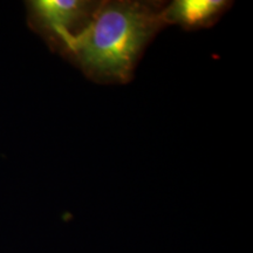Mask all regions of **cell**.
Returning a JSON list of instances; mask_svg holds the SVG:
<instances>
[{
  "instance_id": "cell-1",
  "label": "cell",
  "mask_w": 253,
  "mask_h": 253,
  "mask_svg": "<svg viewBox=\"0 0 253 253\" xmlns=\"http://www.w3.org/2000/svg\"><path fill=\"white\" fill-rule=\"evenodd\" d=\"M166 4L155 1H99L86 27L62 54L90 80L126 84L145 48L164 26Z\"/></svg>"
},
{
  "instance_id": "cell-2",
  "label": "cell",
  "mask_w": 253,
  "mask_h": 253,
  "mask_svg": "<svg viewBox=\"0 0 253 253\" xmlns=\"http://www.w3.org/2000/svg\"><path fill=\"white\" fill-rule=\"evenodd\" d=\"M99 1L39 0L31 4L33 23L55 49L63 52L86 27Z\"/></svg>"
},
{
  "instance_id": "cell-3",
  "label": "cell",
  "mask_w": 253,
  "mask_h": 253,
  "mask_svg": "<svg viewBox=\"0 0 253 253\" xmlns=\"http://www.w3.org/2000/svg\"><path fill=\"white\" fill-rule=\"evenodd\" d=\"M227 0H175L164 5L166 25H178L185 31H196L213 26L231 7Z\"/></svg>"
}]
</instances>
